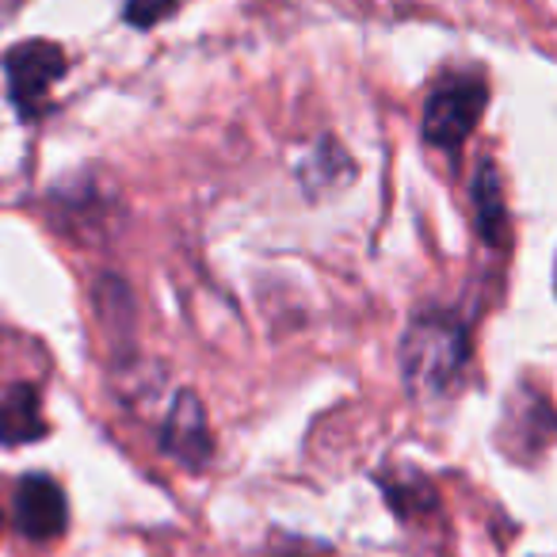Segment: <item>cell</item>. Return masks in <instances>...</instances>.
Masks as SVG:
<instances>
[{
  "label": "cell",
  "mask_w": 557,
  "mask_h": 557,
  "mask_svg": "<svg viewBox=\"0 0 557 557\" xmlns=\"http://www.w3.org/2000/svg\"><path fill=\"white\" fill-rule=\"evenodd\" d=\"M47 435V417H42V397L35 386H12L0 397V443L4 447H24Z\"/></svg>",
  "instance_id": "6"
},
{
  "label": "cell",
  "mask_w": 557,
  "mask_h": 557,
  "mask_svg": "<svg viewBox=\"0 0 557 557\" xmlns=\"http://www.w3.org/2000/svg\"><path fill=\"white\" fill-rule=\"evenodd\" d=\"M473 207H478V233L488 245H508V210H504L500 176L493 164H481L473 180Z\"/></svg>",
  "instance_id": "7"
},
{
  "label": "cell",
  "mask_w": 557,
  "mask_h": 557,
  "mask_svg": "<svg viewBox=\"0 0 557 557\" xmlns=\"http://www.w3.org/2000/svg\"><path fill=\"white\" fill-rule=\"evenodd\" d=\"M488 103V88L481 77H470V73H450L440 85L432 88L424 103V138L432 146L447 149V153H458L462 141L478 131V119L485 115Z\"/></svg>",
  "instance_id": "2"
},
{
  "label": "cell",
  "mask_w": 557,
  "mask_h": 557,
  "mask_svg": "<svg viewBox=\"0 0 557 557\" xmlns=\"http://www.w3.org/2000/svg\"><path fill=\"white\" fill-rule=\"evenodd\" d=\"M70 523V508H65V493L50 478L35 473L24 478L16 488V527L35 542H50L65 531Z\"/></svg>",
  "instance_id": "5"
},
{
  "label": "cell",
  "mask_w": 557,
  "mask_h": 557,
  "mask_svg": "<svg viewBox=\"0 0 557 557\" xmlns=\"http://www.w3.org/2000/svg\"><path fill=\"white\" fill-rule=\"evenodd\" d=\"M161 450L169 458H176L180 466H187V470H199V466H207V458H210V428H207L202 401L191 394V389L176 394V401H172L169 417H164V428H161Z\"/></svg>",
  "instance_id": "4"
},
{
  "label": "cell",
  "mask_w": 557,
  "mask_h": 557,
  "mask_svg": "<svg viewBox=\"0 0 557 557\" xmlns=\"http://www.w3.org/2000/svg\"><path fill=\"white\" fill-rule=\"evenodd\" d=\"M176 0H126V24L153 27L161 16H169Z\"/></svg>",
  "instance_id": "8"
},
{
  "label": "cell",
  "mask_w": 557,
  "mask_h": 557,
  "mask_svg": "<svg viewBox=\"0 0 557 557\" xmlns=\"http://www.w3.org/2000/svg\"><path fill=\"white\" fill-rule=\"evenodd\" d=\"M0 523H4V519H0Z\"/></svg>",
  "instance_id": "9"
},
{
  "label": "cell",
  "mask_w": 557,
  "mask_h": 557,
  "mask_svg": "<svg viewBox=\"0 0 557 557\" xmlns=\"http://www.w3.org/2000/svg\"><path fill=\"white\" fill-rule=\"evenodd\" d=\"M466 356H470L466 329L447 313H428V318L412 321L409 333H405V386L420 397L443 394L462 374Z\"/></svg>",
  "instance_id": "1"
},
{
  "label": "cell",
  "mask_w": 557,
  "mask_h": 557,
  "mask_svg": "<svg viewBox=\"0 0 557 557\" xmlns=\"http://www.w3.org/2000/svg\"><path fill=\"white\" fill-rule=\"evenodd\" d=\"M4 73H9L12 103L20 108L24 119H35L50 100V88L62 81L65 73V54L54 42H24V47L9 50L4 58Z\"/></svg>",
  "instance_id": "3"
}]
</instances>
